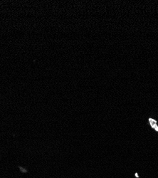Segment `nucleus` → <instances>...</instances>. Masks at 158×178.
Listing matches in <instances>:
<instances>
[{"mask_svg": "<svg viewBox=\"0 0 158 178\" xmlns=\"http://www.w3.org/2000/svg\"><path fill=\"white\" fill-rule=\"evenodd\" d=\"M149 122L151 127L154 130H155L156 131L158 132V125H157V121L155 119H153V118H149Z\"/></svg>", "mask_w": 158, "mask_h": 178, "instance_id": "obj_1", "label": "nucleus"}]
</instances>
